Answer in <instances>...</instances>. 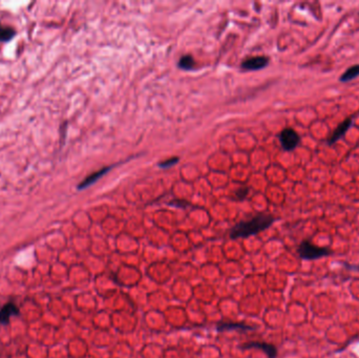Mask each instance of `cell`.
<instances>
[{
  "label": "cell",
  "mask_w": 359,
  "mask_h": 358,
  "mask_svg": "<svg viewBox=\"0 0 359 358\" xmlns=\"http://www.w3.org/2000/svg\"><path fill=\"white\" fill-rule=\"evenodd\" d=\"M274 217L267 214H260L251 217L247 221L239 222L230 231V237L233 238H244L260 233L266 229H268L274 222Z\"/></svg>",
  "instance_id": "1"
},
{
  "label": "cell",
  "mask_w": 359,
  "mask_h": 358,
  "mask_svg": "<svg viewBox=\"0 0 359 358\" xmlns=\"http://www.w3.org/2000/svg\"><path fill=\"white\" fill-rule=\"evenodd\" d=\"M297 252L300 259L307 261L318 260L332 253V251H331L329 248L318 247L310 241H302L297 248Z\"/></svg>",
  "instance_id": "2"
},
{
  "label": "cell",
  "mask_w": 359,
  "mask_h": 358,
  "mask_svg": "<svg viewBox=\"0 0 359 358\" xmlns=\"http://www.w3.org/2000/svg\"><path fill=\"white\" fill-rule=\"evenodd\" d=\"M280 141L282 147L286 151H292L295 149L300 141L298 134L292 128H285L280 134Z\"/></svg>",
  "instance_id": "3"
},
{
  "label": "cell",
  "mask_w": 359,
  "mask_h": 358,
  "mask_svg": "<svg viewBox=\"0 0 359 358\" xmlns=\"http://www.w3.org/2000/svg\"><path fill=\"white\" fill-rule=\"evenodd\" d=\"M243 349H260L264 351L268 358H276L278 357V349L272 344H268L265 342H249L242 345Z\"/></svg>",
  "instance_id": "4"
},
{
  "label": "cell",
  "mask_w": 359,
  "mask_h": 358,
  "mask_svg": "<svg viewBox=\"0 0 359 358\" xmlns=\"http://www.w3.org/2000/svg\"><path fill=\"white\" fill-rule=\"evenodd\" d=\"M269 64V58L264 56L252 57L246 59L242 63V69L246 71H259L266 68Z\"/></svg>",
  "instance_id": "5"
},
{
  "label": "cell",
  "mask_w": 359,
  "mask_h": 358,
  "mask_svg": "<svg viewBox=\"0 0 359 358\" xmlns=\"http://www.w3.org/2000/svg\"><path fill=\"white\" fill-rule=\"evenodd\" d=\"M19 314V308L17 307L14 301H8L0 309V324L7 325L11 317Z\"/></svg>",
  "instance_id": "6"
},
{
  "label": "cell",
  "mask_w": 359,
  "mask_h": 358,
  "mask_svg": "<svg viewBox=\"0 0 359 358\" xmlns=\"http://www.w3.org/2000/svg\"><path fill=\"white\" fill-rule=\"evenodd\" d=\"M352 124H353V120H352L351 118L346 119L345 121H343L342 123H340V124L337 126L336 130L333 132L332 136L330 137V139L328 140L329 145H333V144H335L337 141H339L340 139H342V138L347 134V132L350 130V128H351Z\"/></svg>",
  "instance_id": "7"
},
{
  "label": "cell",
  "mask_w": 359,
  "mask_h": 358,
  "mask_svg": "<svg viewBox=\"0 0 359 358\" xmlns=\"http://www.w3.org/2000/svg\"><path fill=\"white\" fill-rule=\"evenodd\" d=\"M110 169H112V167H103L102 169L97 170L96 172L89 174L88 177H86V178H85L83 181H82V182L80 183V184L78 185V189L82 190V189H85V188L91 186V185L94 184L95 182H97L100 178H102V177L104 176V174H106Z\"/></svg>",
  "instance_id": "8"
},
{
  "label": "cell",
  "mask_w": 359,
  "mask_h": 358,
  "mask_svg": "<svg viewBox=\"0 0 359 358\" xmlns=\"http://www.w3.org/2000/svg\"><path fill=\"white\" fill-rule=\"evenodd\" d=\"M357 77H359V64H355V66H352L350 67L344 74L340 76L339 78V81L340 82H345V83H347V82H350L352 81L354 79H356Z\"/></svg>",
  "instance_id": "9"
},
{
  "label": "cell",
  "mask_w": 359,
  "mask_h": 358,
  "mask_svg": "<svg viewBox=\"0 0 359 358\" xmlns=\"http://www.w3.org/2000/svg\"><path fill=\"white\" fill-rule=\"evenodd\" d=\"M217 331L222 332V331H228V330H232V329H238V330H253V327H250L248 325H244V324H237V323H219L216 327Z\"/></svg>",
  "instance_id": "10"
},
{
  "label": "cell",
  "mask_w": 359,
  "mask_h": 358,
  "mask_svg": "<svg viewBox=\"0 0 359 358\" xmlns=\"http://www.w3.org/2000/svg\"><path fill=\"white\" fill-rule=\"evenodd\" d=\"M16 35L15 30L12 26L0 24V42H7L12 40Z\"/></svg>",
  "instance_id": "11"
},
{
  "label": "cell",
  "mask_w": 359,
  "mask_h": 358,
  "mask_svg": "<svg viewBox=\"0 0 359 358\" xmlns=\"http://www.w3.org/2000/svg\"><path fill=\"white\" fill-rule=\"evenodd\" d=\"M195 64H196L195 59H193L190 55H185V56H183L180 59L178 66L182 70H191L193 67H195Z\"/></svg>",
  "instance_id": "12"
},
{
  "label": "cell",
  "mask_w": 359,
  "mask_h": 358,
  "mask_svg": "<svg viewBox=\"0 0 359 358\" xmlns=\"http://www.w3.org/2000/svg\"><path fill=\"white\" fill-rule=\"evenodd\" d=\"M179 160L180 159L178 157H174V158H171V159H167L165 161H162L158 165H159L160 168L166 169V168H170L171 166H173V165H176L179 162Z\"/></svg>",
  "instance_id": "13"
},
{
  "label": "cell",
  "mask_w": 359,
  "mask_h": 358,
  "mask_svg": "<svg viewBox=\"0 0 359 358\" xmlns=\"http://www.w3.org/2000/svg\"><path fill=\"white\" fill-rule=\"evenodd\" d=\"M248 195V188L247 187H242L239 188L237 191H236V196L239 200H244Z\"/></svg>",
  "instance_id": "14"
}]
</instances>
